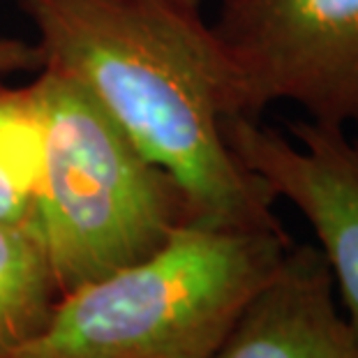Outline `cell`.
<instances>
[{"mask_svg": "<svg viewBox=\"0 0 358 358\" xmlns=\"http://www.w3.org/2000/svg\"><path fill=\"white\" fill-rule=\"evenodd\" d=\"M44 65L74 77L185 196L192 224L282 229L275 194L241 164L224 120L248 118L231 60L176 0H14Z\"/></svg>", "mask_w": 358, "mask_h": 358, "instance_id": "obj_1", "label": "cell"}, {"mask_svg": "<svg viewBox=\"0 0 358 358\" xmlns=\"http://www.w3.org/2000/svg\"><path fill=\"white\" fill-rule=\"evenodd\" d=\"M289 248L285 229L185 222L150 257L60 296L7 358H210Z\"/></svg>", "mask_w": 358, "mask_h": 358, "instance_id": "obj_2", "label": "cell"}, {"mask_svg": "<svg viewBox=\"0 0 358 358\" xmlns=\"http://www.w3.org/2000/svg\"><path fill=\"white\" fill-rule=\"evenodd\" d=\"M35 224L58 294L146 259L189 222L185 196L81 83L44 65Z\"/></svg>", "mask_w": 358, "mask_h": 358, "instance_id": "obj_3", "label": "cell"}, {"mask_svg": "<svg viewBox=\"0 0 358 358\" xmlns=\"http://www.w3.org/2000/svg\"><path fill=\"white\" fill-rule=\"evenodd\" d=\"M213 33L248 118L296 102L315 123L358 134V0H220Z\"/></svg>", "mask_w": 358, "mask_h": 358, "instance_id": "obj_4", "label": "cell"}, {"mask_svg": "<svg viewBox=\"0 0 358 358\" xmlns=\"http://www.w3.org/2000/svg\"><path fill=\"white\" fill-rule=\"evenodd\" d=\"M289 134L259 118L224 120L241 164L310 222L347 317L358 324V134L315 120L292 123Z\"/></svg>", "mask_w": 358, "mask_h": 358, "instance_id": "obj_5", "label": "cell"}, {"mask_svg": "<svg viewBox=\"0 0 358 358\" xmlns=\"http://www.w3.org/2000/svg\"><path fill=\"white\" fill-rule=\"evenodd\" d=\"M335 294L322 250L292 243L210 358H358V324Z\"/></svg>", "mask_w": 358, "mask_h": 358, "instance_id": "obj_6", "label": "cell"}, {"mask_svg": "<svg viewBox=\"0 0 358 358\" xmlns=\"http://www.w3.org/2000/svg\"><path fill=\"white\" fill-rule=\"evenodd\" d=\"M60 299L35 224L0 222V358L33 340Z\"/></svg>", "mask_w": 358, "mask_h": 358, "instance_id": "obj_7", "label": "cell"}, {"mask_svg": "<svg viewBox=\"0 0 358 358\" xmlns=\"http://www.w3.org/2000/svg\"><path fill=\"white\" fill-rule=\"evenodd\" d=\"M37 176L40 116L33 86L0 81V222L35 224Z\"/></svg>", "mask_w": 358, "mask_h": 358, "instance_id": "obj_8", "label": "cell"}, {"mask_svg": "<svg viewBox=\"0 0 358 358\" xmlns=\"http://www.w3.org/2000/svg\"><path fill=\"white\" fill-rule=\"evenodd\" d=\"M44 56L37 44L0 35V77L14 72H40Z\"/></svg>", "mask_w": 358, "mask_h": 358, "instance_id": "obj_9", "label": "cell"}, {"mask_svg": "<svg viewBox=\"0 0 358 358\" xmlns=\"http://www.w3.org/2000/svg\"><path fill=\"white\" fill-rule=\"evenodd\" d=\"M176 3L187 5V7H194V10H201V5L203 3H210V0H176ZM217 3H220V0H217Z\"/></svg>", "mask_w": 358, "mask_h": 358, "instance_id": "obj_10", "label": "cell"}]
</instances>
